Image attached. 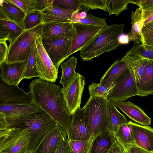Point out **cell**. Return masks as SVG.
<instances>
[{"instance_id": "43", "label": "cell", "mask_w": 153, "mask_h": 153, "mask_svg": "<svg viewBox=\"0 0 153 153\" xmlns=\"http://www.w3.org/2000/svg\"><path fill=\"white\" fill-rule=\"evenodd\" d=\"M53 153H71L68 139L60 141Z\"/></svg>"}, {"instance_id": "9", "label": "cell", "mask_w": 153, "mask_h": 153, "mask_svg": "<svg viewBox=\"0 0 153 153\" xmlns=\"http://www.w3.org/2000/svg\"><path fill=\"white\" fill-rule=\"evenodd\" d=\"M85 84L84 76L76 72L75 75L62 88L65 102L72 115L81 108V98Z\"/></svg>"}, {"instance_id": "51", "label": "cell", "mask_w": 153, "mask_h": 153, "mask_svg": "<svg viewBox=\"0 0 153 153\" xmlns=\"http://www.w3.org/2000/svg\"><path fill=\"white\" fill-rule=\"evenodd\" d=\"M129 41L128 34L122 33L118 38V41L121 45L128 44Z\"/></svg>"}, {"instance_id": "2", "label": "cell", "mask_w": 153, "mask_h": 153, "mask_svg": "<svg viewBox=\"0 0 153 153\" xmlns=\"http://www.w3.org/2000/svg\"><path fill=\"white\" fill-rule=\"evenodd\" d=\"M8 128L28 129L31 138L27 153H30L45 134L53 128L56 123L45 111L41 109L31 115L7 121Z\"/></svg>"}, {"instance_id": "16", "label": "cell", "mask_w": 153, "mask_h": 153, "mask_svg": "<svg viewBox=\"0 0 153 153\" xmlns=\"http://www.w3.org/2000/svg\"><path fill=\"white\" fill-rule=\"evenodd\" d=\"M27 61L8 63L5 62L0 64L1 79L5 83L17 85L23 79Z\"/></svg>"}, {"instance_id": "21", "label": "cell", "mask_w": 153, "mask_h": 153, "mask_svg": "<svg viewBox=\"0 0 153 153\" xmlns=\"http://www.w3.org/2000/svg\"><path fill=\"white\" fill-rule=\"evenodd\" d=\"M75 11L59 7L52 6L41 11L44 23L71 22V18Z\"/></svg>"}, {"instance_id": "19", "label": "cell", "mask_w": 153, "mask_h": 153, "mask_svg": "<svg viewBox=\"0 0 153 153\" xmlns=\"http://www.w3.org/2000/svg\"><path fill=\"white\" fill-rule=\"evenodd\" d=\"M129 71L128 66L121 59L117 60L105 71L98 84L105 86L112 85L118 79Z\"/></svg>"}, {"instance_id": "36", "label": "cell", "mask_w": 153, "mask_h": 153, "mask_svg": "<svg viewBox=\"0 0 153 153\" xmlns=\"http://www.w3.org/2000/svg\"><path fill=\"white\" fill-rule=\"evenodd\" d=\"M22 9L26 14L36 10L37 0H8Z\"/></svg>"}, {"instance_id": "26", "label": "cell", "mask_w": 153, "mask_h": 153, "mask_svg": "<svg viewBox=\"0 0 153 153\" xmlns=\"http://www.w3.org/2000/svg\"><path fill=\"white\" fill-rule=\"evenodd\" d=\"M141 97L153 94V61L146 59L141 83L138 88Z\"/></svg>"}, {"instance_id": "44", "label": "cell", "mask_w": 153, "mask_h": 153, "mask_svg": "<svg viewBox=\"0 0 153 153\" xmlns=\"http://www.w3.org/2000/svg\"><path fill=\"white\" fill-rule=\"evenodd\" d=\"M8 50L6 42H0V64L5 62Z\"/></svg>"}, {"instance_id": "52", "label": "cell", "mask_w": 153, "mask_h": 153, "mask_svg": "<svg viewBox=\"0 0 153 153\" xmlns=\"http://www.w3.org/2000/svg\"></svg>"}, {"instance_id": "40", "label": "cell", "mask_w": 153, "mask_h": 153, "mask_svg": "<svg viewBox=\"0 0 153 153\" xmlns=\"http://www.w3.org/2000/svg\"><path fill=\"white\" fill-rule=\"evenodd\" d=\"M139 53L141 56L145 59L153 61V46L138 45Z\"/></svg>"}, {"instance_id": "20", "label": "cell", "mask_w": 153, "mask_h": 153, "mask_svg": "<svg viewBox=\"0 0 153 153\" xmlns=\"http://www.w3.org/2000/svg\"><path fill=\"white\" fill-rule=\"evenodd\" d=\"M25 15L22 9L8 0L0 1V20L10 21L22 25Z\"/></svg>"}, {"instance_id": "29", "label": "cell", "mask_w": 153, "mask_h": 153, "mask_svg": "<svg viewBox=\"0 0 153 153\" xmlns=\"http://www.w3.org/2000/svg\"><path fill=\"white\" fill-rule=\"evenodd\" d=\"M36 39L33 41L32 43L30 53L27 61L23 79H30L34 77L39 76V74L36 64L35 53Z\"/></svg>"}, {"instance_id": "31", "label": "cell", "mask_w": 153, "mask_h": 153, "mask_svg": "<svg viewBox=\"0 0 153 153\" xmlns=\"http://www.w3.org/2000/svg\"><path fill=\"white\" fill-rule=\"evenodd\" d=\"M0 25L5 28L9 34V40L11 43L25 30L22 25L11 21L0 20Z\"/></svg>"}, {"instance_id": "11", "label": "cell", "mask_w": 153, "mask_h": 153, "mask_svg": "<svg viewBox=\"0 0 153 153\" xmlns=\"http://www.w3.org/2000/svg\"><path fill=\"white\" fill-rule=\"evenodd\" d=\"M36 66L39 79L52 82H55L58 78L57 70L43 46L41 36L35 41Z\"/></svg>"}, {"instance_id": "7", "label": "cell", "mask_w": 153, "mask_h": 153, "mask_svg": "<svg viewBox=\"0 0 153 153\" xmlns=\"http://www.w3.org/2000/svg\"><path fill=\"white\" fill-rule=\"evenodd\" d=\"M72 24L71 42L66 55V59L71 54L80 51L90 43L103 29L82 23Z\"/></svg>"}, {"instance_id": "28", "label": "cell", "mask_w": 153, "mask_h": 153, "mask_svg": "<svg viewBox=\"0 0 153 153\" xmlns=\"http://www.w3.org/2000/svg\"><path fill=\"white\" fill-rule=\"evenodd\" d=\"M76 58L73 56L61 65L62 75L59 83L64 86L76 74Z\"/></svg>"}, {"instance_id": "4", "label": "cell", "mask_w": 153, "mask_h": 153, "mask_svg": "<svg viewBox=\"0 0 153 153\" xmlns=\"http://www.w3.org/2000/svg\"><path fill=\"white\" fill-rule=\"evenodd\" d=\"M89 127L90 139L109 132L107 99L100 97H90L83 107Z\"/></svg>"}, {"instance_id": "12", "label": "cell", "mask_w": 153, "mask_h": 153, "mask_svg": "<svg viewBox=\"0 0 153 153\" xmlns=\"http://www.w3.org/2000/svg\"><path fill=\"white\" fill-rule=\"evenodd\" d=\"M66 133L68 140L87 141L90 139L89 127L84 107L73 115Z\"/></svg>"}, {"instance_id": "17", "label": "cell", "mask_w": 153, "mask_h": 153, "mask_svg": "<svg viewBox=\"0 0 153 153\" xmlns=\"http://www.w3.org/2000/svg\"><path fill=\"white\" fill-rule=\"evenodd\" d=\"M41 109L34 101L29 104L0 105V112L5 115L7 122L31 115Z\"/></svg>"}, {"instance_id": "34", "label": "cell", "mask_w": 153, "mask_h": 153, "mask_svg": "<svg viewBox=\"0 0 153 153\" xmlns=\"http://www.w3.org/2000/svg\"><path fill=\"white\" fill-rule=\"evenodd\" d=\"M71 153H88L93 140H68Z\"/></svg>"}, {"instance_id": "14", "label": "cell", "mask_w": 153, "mask_h": 153, "mask_svg": "<svg viewBox=\"0 0 153 153\" xmlns=\"http://www.w3.org/2000/svg\"><path fill=\"white\" fill-rule=\"evenodd\" d=\"M134 144L149 153H153V128L134 123H127Z\"/></svg>"}, {"instance_id": "35", "label": "cell", "mask_w": 153, "mask_h": 153, "mask_svg": "<svg viewBox=\"0 0 153 153\" xmlns=\"http://www.w3.org/2000/svg\"><path fill=\"white\" fill-rule=\"evenodd\" d=\"M106 19L96 17L91 13L87 14L85 18L78 19L74 23L88 25L104 29L108 26L106 22Z\"/></svg>"}, {"instance_id": "6", "label": "cell", "mask_w": 153, "mask_h": 153, "mask_svg": "<svg viewBox=\"0 0 153 153\" xmlns=\"http://www.w3.org/2000/svg\"><path fill=\"white\" fill-rule=\"evenodd\" d=\"M31 136L26 129H0V153H27Z\"/></svg>"}, {"instance_id": "39", "label": "cell", "mask_w": 153, "mask_h": 153, "mask_svg": "<svg viewBox=\"0 0 153 153\" xmlns=\"http://www.w3.org/2000/svg\"><path fill=\"white\" fill-rule=\"evenodd\" d=\"M82 5L92 10L99 9L108 12L106 0H80Z\"/></svg>"}, {"instance_id": "23", "label": "cell", "mask_w": 153, "mask_h": 153, "mask_svg": "<svg viewBox=\"0 0 153 153\" xmlns=\"http://www.w3.org/2000/svg\"><path fill=\"white\" fill-rule=\"evenodd\" d=\"M71 22H49L42 25V39L61 37L71 30Z\"/></svg>"}, {"instance_id": "48", "label": "cell", "mask_w": 153, "mask_h": 153, "mask_svg": "<svg viewBox=\"0 0 153 153\" xmlns=\"http://www.w3.org/2000/svg\"><path fill=\"white\" fill-rule=\"evenodd\" d=\"M125 153H149L143 149L135 145H133Z\"/></svg>"}, {"instance_id": "46", "label": "cell", "mask_w": 153, "mask_h": 153, "mask_svg": "<svg viewBox=\"0 0 153 153\" xmlns=\"http://www.w3.org/2000/svg\"><path fill=\"white\" fill-rule=\"evenodd\" d=\"M107 153H125V151L117 141L113 144Z\"/></svg>"}, {"instance_id": "38", "label": "cell", "mask_w": 153, "mask_h": 153, "mask_svg": "<svg viewBox=\"0 0 153 153\" xmlns=\"http://www.w3.org/2000/svg\"><path fill=\"white\" fill-rule=\"evenodd\" d=\"M142 33L143 45L153 46V21L143 27Z\"/></svg>"}, {"instance_id": "22", "label": "cell", "mask_w": 153, "mask_h": 153, "mask_svg": "<svg viewBox=\"0 0 153 153\" xmlns=\"http://www.w3.org/2000/svg\"><path fill=\"white\" fill-rule=\"evenodd\" d=\"M131 29L128 34L130 41L133 42L135 45L141 43L144 45L142 35V29L144 25L143 10L139 7L134 11L132 10L131 15Z\"/></svg>"}, {"instance_id": "5", "label": "cell", "mask_w": 153, "mask_h": 153, "mask_svg": "<svg viewBox=\"0 0 153 153\" xmlns=\"http://www.w3.org/2000/svg\"><path fill=\"white\" fill-rule=\"evenodd\" d=\"M42 25L25 30L15 40L10 43L6 62L11 63L27 60L33 41L42 35Z\"/></svg>"}, {"instance_id": "25", "label": "cell", "mask_w": 153, "mask_h": 153, "mask_svg": "<svg viewBox=\"0 0 153 153\" xmlns=\"http://www.w3.org/2000/svg\"><path fill=\"white\" fill-rule=\"evenodd\" d=\"M117 141L114 135L110 132L100 135L93 140L88 153H107Z\"/></svg>"}, {"instance_id": "53", "label": "cell", "mask_w": 153, "mask_h": 153, "mask_svg": "<svg viewBox=\"0 0 153 153\" xmlns=\"http://www.w3.org/2000/svg\"><path fill=\"white\" fill-rule=\"evenodd\" d=\"M152 95H153V94Z\"/></svg>"}, {"instance_id": "32", "label": "cell", "mask_w": 153, "mask_h": 153, "mask_svg": "<svg viewBox=\"0 0 153 153\" xmlns=\"http://www.w3.org/2000/svg\"><path fill=\"white\" fill-rule=\"evenodd\" d=\"M106 3L109 16L114 14L117 16L127 9L130 0H106Z\"/></svg>"}, {"instance_id": "45", "label": "cell", "mask_w": 153, "mask_h": 153, "mask_svg": "<svg viewBox=\"0 0 153 153\" xmlns=\"http://www.w3.org/2000/svg\"><path fill=\"white\" fill-rule=\"evenodd\" d=\"M54 0H37L36 10L41 11L52 6Z\"/></svg>"}, {"instance_id": "8", "label": "cell", "mask_w": 153, "mask_h": 153, "mask_svg": "<svg viewBox=\"0 0 153 153\" xmlns=\"http://www.w3.org/2000/svg\"><path fill=\"white\" fill-rule=\"evenodd\" d=\"M130 71L118 79L109 92L107 99L111 101L124 102L135 96H140L132 68L128 66Z\"/></svg>"}, {"instance_id": "37", "label": "cell", "mask_w": 153, "mask_h": 153, "mask_svg": "<svg viewBox=\"0 0 153 153\" xmlns=\"http://www.w3.org/2000/svg\"><path fill=\"white\" fill-rule=\"evenodd\" d=\"M82 5L80 0H54L53 6L59 7L76 11Z\"/></svg>"}, {"instance_id": "30", "label": "cell", "mask_w": 153, "mask_h": 153, "mask_svg": "<svg viewBox=\"0 0 153 153\" xmlns=\"http://www.w3.org/2000/svg\"><path fill=\"white\" fill-rule=\"evenodd\" d=\"M44 23L41 12L35 10L26 14L22 25L25 30H27Z\"/></svg>"}, {"instance_id": "42", "label": "cell", "mask_w": 153, "mask_h": 153, "mask_svg": "<svg viewBox=\"0 0 153 153\" xmlns=\"http://www.w3.org/2000/svg\"><path fill=\"white\" fill-rule=\"evenodd\" d=\"M89 10V8L82 5L78 10L75 11L72 14L71 18V22L74 23L76 20L78 19L85 18Z\"/></svg>"}, {"instance_id": "1", "label": "cell", "mask_w": 153, "mask_h": 153, "mask_svg": "<svg viewBox=\"0 0 153 153\" xmlns=\"http://www.w3.org/2000/svg\"><path fill=\"white\" fill-rule=\"evenodd\" d=\"M29 87L33 101L66 132L73 115L65 102L62 88L53 82L40 79H34Z\"/></svg>"}, {"instance_id": "41", "label": "cell", "mask_w": 153, "mask_h": 153, "mask_svg": "<svg viewBox=\"0 0 153 153\" xmlns=\"http://www.w3.org/2000/svg\"><path fill=\"white\" fill-rule=\"evenodd\" d=\"M130 3L138 6L143 11L153 10V0H130Z\"/></svg>"}, {"instance_id": "47", "label": "cell", "mask_w": 153, "mask_h": 153, "mask_svg": "<svg viewBox=\"0 0 153 153\" xmlns=\"http://www.w3.org/2000/svg\"><path fill=\"white\" fill-rule=\"evenodd\" d=\"M143 15L144 21L143 26L153 21V10L149 11H143Z\"/></svg>"}, {"instance_id": "15", "label": "cell", "mask_w": 153, "mask_h": 153, "mask_svg": "<svg viewBox=\"0 0 153 153\" xmlns=\"http://www.w3.org/2000/svg\"><path fill=\"white\" fill-rule=\"evenodd\" d=\"M67 139L66 131L56 123L45 134L30 153H53L58 143Z\"/></svg>"}, {"instance_id": "3", "label": "cell", "mask_w": 153, "mask_h": 153, "mask_svg": "<svg viewBox=\"0 0 153 153\" xmlns=\"http://www.w3.org/2000/svg\"><path fill=\"white\" fill-rule=\"evenodd\" d=\"M124 25V24H114L103 29L90 43L80 51L82 59L91 61L94 58L121 45L118 38L123 33Z\"/></svg>"}, {"instance_id": "33", "label": "cell", "mask_w": 153, "mask_h": 153, "mask_svg": "<svg viewBox=\"0 0 153 153\" xmlns=\"http://www.w3.org/2000/svg\"><path fill=\"white\" fill-rule=\"evenodd\" d=\"M114 86V84L108 86H103L93 82L88 87L90 97H100L107 99L109 92Z\"/></svg>"}, {"instance_id": "50", "label": "cell", "mask_w": 153, "mask_h": 153, "mask_svg": "<svg viewBox=\"0 0 153 153\" xmlns=\"http://www.w3.org/2000/svg\"><path fill=\"white\" fill-rule=\"evenodd\" d=\"M8 128L5 115L0 112V129Z\"/></svg>"}, {"instance_id": "10", "label": "cell", "mask_w": 153, "mask_h": 153, "mask_svg": "<svg viewBox=\"0 0 153 153\" xmlns=\"http://www.w3.org/2000/svg\"><path fill=\"white\" fill-rule=\"evenodd\" d=\"M71 30L55 38L42 39V44L56 69L65 59L71 42Z\"/></svg>"}, {"instance_id": "13", "label": "cell", "mask_w": 153, "mask_h": 153, "mask_svg": "<svg viewBox=\"0 0 153 153\" xmlns=\"http://www.w3.org/2000/svg\"><path fill=\"white\" fill-rule=\"evenodd\" d=\"M33 101L29 92L26 93L18 86L8 84L1 79L0 105L29 104Z\"/></svg>"}, {"instance_id": "24", "label": "cell", "mask_w": 153, "mask_h": 153, "mask_svg": "<svg viewBox=\"0 0 153 153\" xmlns=\"http://www.w3.org/2000/svg\"><path fill=\"white\" fill-rule=\"evenodd\" d=\"M109 131L114 135L121 125L128 121L125 116L116 108L112 101L107 99Z\"/></svg>"}, {"instance_id": "49", "label": "cell", "mask_w": 153, "mask_h": 153, "mask_svg": "<svg viewBox=\"0 0 153 153\" xmlns=\"http://www.w3.org/2000/svg\"><path fill=\"white\" fill-rule=\"evenodd\" d=\"M9 34L4 26L0 25V42H6L9 40Z\"/></svg>"}, {"instance_id": "18", "label": "cell", "mask_w": 153, "mask_h": 153, "mask_svg": "<svg viewBox=\"0 0 153 153\" xmlns=\"http://www.w3.org/2000/svg\"><path fill=\"white\" fill-rule=\"evenodd\" d=\"M115 106L118 107L130 119L140 125H150L151 119L139 106L129 101H113Z\"/></svg>"}, {"instance_id": "27", "label": "cell", "mask_w": 153, "mask_h": 153, "mask_svg": "<svg viewBox=\"0 0 153 153\" xmlns=\"http://www.w3.org/2000/svg\"><path fill=\"white\" fill-rule=\"evenodd\" d=\"M114 135L125 152L132 145H135L127 123L120 126Z\"/></svg>"}]
</instances>
